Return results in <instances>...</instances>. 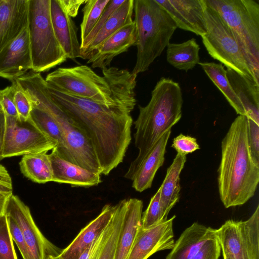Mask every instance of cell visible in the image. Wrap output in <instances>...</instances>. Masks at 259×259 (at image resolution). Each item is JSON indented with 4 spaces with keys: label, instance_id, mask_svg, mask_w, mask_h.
<instances>
[{
    "label": "cell",
    "instance_id": "6da1fadb",
    "mask_svg": "<svg viewBox=\"0 0 259 259\" xmlns=\"http://www.w3.org/2000/svg\"><path fill=\"white\" fill-rule=\"evenodd\" d=\"M46 85L54 101L90 142L101 175H108L123 161L132 140L131 112L136 104V82L109 104L64 94L47 82Z\"/></svg>",
    "mask_w": 259,
    "mask_h": 259
},
{
    "label": "cell",
    "instance_id": "7a4b0ae2",
    "mask_svg": "<svg viewBox=\"0 0 259 259\" xmlns=\"http://www.w3.org/2000/svg\"><path fill=\"white\" fill-rule=\"evenodd\" d=\"M218 181L220 199L226 208L242 205L255 194L259 163L249 146L245 116L239 115L234 119L222 141Z\"/></svg>",
    "mask_w": 259,
    "mask_h": 259
},
{
    "label": "cell",
    "instance_id": "3957f363",
    "mask_svg": "<svg viewBox=\"0 0 259 259\" xmlns=\"http://www.w3.org/2000/svg\"><path fill=\"white\" fill-rule=\"evenodd\" d=\"M182 93L179 84L162 77L151 92L147 105H139V113L134 123L135 145L138 150L124 177L133 180L142 163L162 136L182 117Z\"/></svg>",
    "mask_w": 259,
    "mask_h": 259
},
{
    "label": "cell",
    "instance_id": "277c9868",
    "mask_svg": "<svg viewBox=\"0 0 259 259\" xmlns=\"http://www.w3.org/2000/svg\"><path fill=\"white\" fill-rule=\"evenodd\" d=\"M30 98L32 106L49 113L57 122L64 137L63 159L91 171L101 169L94 149L84 134L51 97L45 79L40 73L30 71L16 79Z\"/></svg>",
    "mask_w": 259,
    "mask_h": 259
},
{
    "label": "cell",
    "instance_id": "5b68a950",
    "mask_svg": "<svg viewBox=\"0 0 259 259\" xmlns=\"http://www.w3.org/2000/svg\"><path fill=\"white\" fill-rule=\"evenodd\" d=\"M134 12L137 53L132 73L137 76L161 54L177 27L155 0H134Z\"/></svg>",
    "mask_w": 259,
    "mask_h": 259
},
{
    "label": "cell",
    "instance_id": "8992f818",
    "mask_svg": "<svg viewBox=\"0 0 259 259\" xmlns=\"http://www.w3.org/2000/svg\"><path fill=\"white\" fill-rule=\"evenodd\" d=\"M226 23L259 82V4L254 0H204Z\"/></svg>",
    "mask_w": 259,
    "mask_h": 259
},
{
    "label": "cell",
    "instance_id": "52a82bcc",
    "mask_svg": "<svg viewBox=\"0 0 259 259\" xmlns=\"http://www.w3.org/2000/svg\"><path fill=\"white\" fill-rule=\"evenodd\" d=\"M27 28L32 71H46L66 61L67 56L53 29L50 0H29Z\"/></svg>",
    "mask_w": 259,
    "mask_h": 259
},
{
    "label": "cell",
    "instance_id": "ba28073f",
    "mask_svg": "<svg viewBox=\"0 0 259 259\" xmlns=\"http://www.w3.org/2000/svg\"><path fill=\"white\" fill-rule=\"evenodd\" d=\"M207 31L201 36L209 55L239 74L257 84L243 51L231 29L219 14L203 0Z\"/></svg>",
    "mask_w": 259,
    "mask_h": 259
},
{
    "label": "cell",
    "instance_id": "9c48e42d",
    "mask_svg": "<svg viewBox=\"0 0 259 259\" xmlns=\"http://www.w3.org/2000/svg\"><path fill=\"white\" fill-rule=\"evenodd\" d=\"M216 233L223 253L231 259H259V205L247 220H227Z\"/></svg>",
    "mask_w": 259,
    "mask_h": 259
},
{
    "label": "cell",
    "instance_id": "30bf717a",
    "mask_svg": "<svg viewBox=\"0 0 259 259\" xmlns=\"http://www.w3.org/2000/svg\"><path fill=\"white\" fill-rule=\"evenodd\" d=\"M6 116L3 157L49 152L57 143L41 131L30 119Z\"/></svg>",
    "mask_w": 259,
    "mask_h": 259
},
{
    "label": "cell",
    "instance_id": "8fae6325",
    "mask_svg": "<svg viewBox=\"0 0 259 259\" xmlns=\"http://www.w3.org/2000/svg\"><path fill=\"white\" fill-rule=\"evenodd\" d=\"M5 214L12 218L20 228L33 259H49L60 254L62 250L42 234L33 220L29 207L13 194L7 201Z\"/></svg>",
    "mask_w": 259,
    "mask_h": 259
},
{
    "label": "cell",
    "instance_id": "7c38bea8",
    "mask_svg": "<svg viewBox=\"0 0 259 259\" xmlns=\"http://www.w3.org/2000/svg\"><path fill=\"white\" fill-rule=\"evenodd\" d=\"M176 216L147 229H140L126 259H148L154 253L171 249L175 241L173 221Z\"/></svg>",
    "mask_w": 259,
    "mask_h": 259
},
{
    "label": "cell",
    "instance_id": "4fadbf2b",
    "mask_svg": "<svg viewBox=\"0 0 259 259\" xmlns=\"http://www.w3.org/2000/svg\"><path fill=\"white\" fill-rule=\"evenodd\" d=\"M32 68L27 27L0 51V77L10 81Z\"/></svg>",
    "mask_w": 259,
    "mask_h": 259
},
{
    "label": "cell",
    "instance_id": "5bb4252c",
    "mask_svg": "<svg viewBox=\"0 0 259 259\" xmlns=\"http://www.w3.org/2000/svg\"><path fill=\"white\" fill-rule=\"evenodd\" d=\"M170 16L177 28L201 37L207 31L203 0H155Z\"/></svg>",
    "mask_w": 259,
    "mask_h": 259
},
{
    "label": "cell",
    "instance_id": "9a60e30c",
    "mask_svg": "<svg viewBox=\"0 0 259 259\" xmlns=\"http://www.w3.org/2000/svg\"><path fill=\"white\" fill-rule=\"evenodd\" d=\"M136 29L134 22L128 24L105 40L92 54L87 63L92 68H108L117 55L135 46Z\"/></svg>",
    "mask_w": 259,
    "mask_h": 259
},
{
    "label": "cell",
    "instance_id": "2e32d148",
    "mask_svg": "<svg viewBox=\"0 0 259 259\" xmlns=\"http://www.w3.org/2000/svg\"><path fill=\"white\" fill-rule=\"evenodd\" d=\"M29 0H0V51L28 26Z\"/></svg>",
    "mask_w": 259,
    "mask_h": 259
},
{
    "label": "cell",
    "instance_id": "e0dca14e",
    "mask_svg": "<svg viewBox=\"0 0 259 259\" xmlns=\"http://www.w3.org/2000/svg\"><path fill=\"white\" fill-rule=\"evenodd\" d=\"M50 10L55 35L67 59L81 58L77 28L72 18L66 13L59 0H50Z\"/></svg>",
    "mask_w": 259,
    "mask_h": 259
},
{
    "label": "cell",
    "instance_id": "ac0fdd59",
    "mask_svg": "<svg viewBox=\"0 0 259 259\" xmlns=\"http://www.w3.org/2000/svg\"><path fill=\"white\" fill-rule=\"evenodd\" d=\"M115 205L106 204L100 214L81 230L72 242L59 255L61 259H78L102 234L110 223Z\"/></svg>",
    "mask_w": 259,
    "mask_h": 259
},
{
    "label": "cell",
    "instance_id": "d6986e66",
    "mask_svg": "<svg viewBox=\"0 0 259 259\" xmlns=\"http://www.w3.org/2000/svg\"><path fill=\"white\" fill-rule=\"evenodd\" d=\"M49 154L53 169V181L72 187H90L102 182L101 174L91 171L62 158L55 148Z\"/></svg>",
    "mask_w": 259,
    "mask_h": 259
},
{
    "label": "cell",
    "instance_id": "ffe728a7",
    "mask_svg": "<svg viewBox=\"0 0 259 259\" xmlns=\"http://www.w3.org/2000/svg\"><path fill=\"white\" fill-rule=\"evenodd\" d=\"M143 204L137 198L127 199L122 223L118 235L114 259H126L141 228Z\"/></svg>",
    "mask_w": 259,
    "mask_h": 259
},
{
    "label": "cell",
    "instance_id": "44dd1931",
    "mask_svg": "<svg viewBox=\"0 0 259 259\" xmlns=\"http://www.w3.org/2000/svg\"><path fill=\"white\" fill-rule=\"evenodd\" d=\"M216 235V229L195 222L175 242L165 259H192L204 243Z\"/></svg>",
    "mask_w": 259,
    "mask_h": 259
},
{
    "label": "cell",
    "instance_id": "7402d4cb",
    "mask_svg": "<svg viewBox=\"0 0 259 259\" xmlns=\"http://www.w3.org/2000/svg\"><path fill=\"white\" fill-rule=\"evenodd\" d=\"M127 199L115 205L113 216L106 229L91 245L88 259H114L116 243L123 221Z\"/></svg>",
    "mask_w": 259,
    "mask_h": 259
},
{
    "label": "cell",
    "instance_id": "603a6c76",
    "mask_svg": "<svg viewBox=\"0 0 259 259\" xmlns=\"http://www.w3.org/2000/svg\"><path fill=\"white\" fill-rule=\"evenodd\" d=\"M171 134L168 130L159 139L136 173L132 187L142 192L150 188L158 169L163 164L166 147Z\"/></svg>",
    "mask_w": 259,
    "mask_h": 259
},
{
    "label": "cell",
    "instance_id": "cb8c5ba5",
    "mask_svg": "<svg viewBox=\"0 0 259 259\" xmlns=\"http://www.w3.org/2000/svg\"><path fill=\"white\" fill-rule=\"evenodd\" d=\"M227 76L244 109L245 116L259 125V84L232 69H227Z\"/></svg>",
    "mask_w": 259,
    "mask_h": 259
},
{
    "label": "cell",
    "instance_id": "d4e9b609",
    "mask_svg": "<svg viewBox=\"0 0 259 259\" xmlns=\"http://www.w3.org/2000/svg\"><path fill=\"white\" fill-rule=\"evenodd\" d=\"M134 0H125L110 16L89 46L81 52V58L89 59L92 54L105 40L125 25L133 22Z\"/></svg>",
    "mask_w": 259,
    "mask_h": 259
},
{
    "label": "cell",
    "instance_id": "484cf974",
    "mask_svg": "<svg viewBox=\"0 0 259 259\" xmlns=\"http://www.w3.org/2000/svg\"><path fill=\"white\" fill-rule=\"evenodd\" d=\"M186 162V155L177 153L167 168L165 177L159 188L160 206L166 220L171 209L179 200L181 190L180 176Z\"/></svg>",
    "mask_w": 259,
    "mask_h": 259
},
{
    "label": "cell",
    "instance_id": "4316f807",
    "mask_svg": "<svg viewBox=\"0 0 259 259\" xmlns=\"http://www.w3.org/2000/svg\"><path fill=\"white\" fill-rule=\"evenodd\" d=\"M19 165L24 176L35 183L45 184L53 181V169L48 152L24 155Z\"/></svg>",
    "mask_w": 259,
    "mask_h": 259
},
{
    "label": "cell",
    "instance_id": "83f0119b",
    "mask_svg": "<svg viewBox=\"0 0 259 259\" xmlns=\"http://www.w3.org/2000/svg\"><path fill=\"white\" fill-rule=\"evenodd\" d=\"M199 45L194 38L181 44L169 43L166 60L174 67L187 72L199 63Z\"/></svg>",
    "mask_w": 259,
    "mask_h": 259
},
{
    "label": "cell",
    "instance_id": "f1b7e54d",
    "mask_svg": "<svg viewBox=\"0 0 259 259\" xmlns=\"http://www.w3.org/2000/svg\"><path fill=\"white\" fill-rule=\"evenodd\" d=\"M209 78L225 96L237 114L245 116V111L240 100L233 91L227 76V71L221 64L213 62H199Z\"/></svg>",
    "mask_w": 259,
    "mask_h": 259
},
{
    "label": "cell",
    "instance_id": "f546056e",
    "mask_svg": "<svg viewBox=\"0 0 259 259\" xmlns=\"http://www.w3.org/2000/svg\"><path fill=\"white\" fill-rule=\"evenodd\" d=\"M30 119L41 131L57 143L55 148L58 155H60L64 146V137L56 120L44 110L34 106Z\"/></svg>",
    "mask_w": 259,
    "mask_h": 259
},
{
    "label": "cell",
    "instance_id": "4dcf8cb0",
    "mask_svg": "<svg viewBox=\"0 0 259 259\" xmlns=\"http://www.w3.org/2000/svg\"><path fill=\"white\" fill-rule=\"evenodd\" d=\"M109 0H87L82 10L80 24V43L89 35L97 23Z\"/></svg>",
    "mask_w": 259,
    "mask_h": 259
},
{
    "label": "cell",
    "instance_id": "1f68e13d",
    "mask_svg": "<svg viewBox=\"0 0 259 259\" xmlns=\"http://www.w3.org/2000/svg\"><path fill=\"white\" fill-rule=\"evenodd\" d=\"M160 189H158L151 198L149 204L142 215L141 228L147 229L166 221L164 219L160 203Z\"/></svg>",
    "mask_w": 259,
    "mask_h": 259
},
{
    "label": "cell",
    "instance_id": "d6a6232c",
    "mask_svg": "<svg viewBox=\"0 0 259 259\" xmlns=\"http://www.w3.org/2000/svg\"><path fill=\"white\" fill-rule=\"evenodd\" d=\"M0 259H18L5 213L0 216Z\"/></svg>",
    "mask_w": 259,
    "mask_h": 259
},
{
    "label": "cell",
    "instance_id": "836d02e7",
    "mask_svg": "<svg viewBox=\"0 0 259 259\" xmlns=\"http://www.w3.org/2000/svg\"><path fill=\"white\" fill-rule=\"evenodd\" d=\"M14 85V100L20 119L27 120L30 117L33 106L32 102L16 80L12 81Z\"/></svg>",
    "mask_w": 259,
    "mask_h": 259
},
{
    "label": "cell",
    "instance_id": "e575fe53",
    "mask_svg": "<svg viewBox=\"0 0 259 259\" xmlns=\"http://www.w3.org/2000/svg\"><path fill=\"white\" fill-rule=\"evenodd\" d=\"M124 1L125 0H109L93 29L86 37L84 40L80 43L81 52L89 46L110 16L119 7L121 6V4L124 3Z\"/></svg>",
    "mask_w": 259,
    "mask_h": 259
},
{
    "label": "cell",
    "instance_id": "d590c367",
    "mask_svg": "<svg viewBox=\"0 0 259 259\" xmlns=\"http://www.w3.org/2000/svg\"><path fill=\"white\" fill-rule=\"evenodd\" d=\"M7 217L12 238L16 244L23 258L33 259L18 225L12 218L7 215Z\"/></svg>",
    "mask_w": 259,
    "mask_h": 259
},
{
    "label": "cell",
    "instance_id": "8d00e7d4",
    "mask_svg": "<svg viewBox=\"0 0 259 259\" xmlns=\"http://www.w3.org/2000/svg\"><path fill=\"white\" fill-rule=\"evenodd\" d=\"M14 85L12 84L0 90V105L5 115L19 118L14 100Z\"/></svg>",
    "mask_w": 259,
    "mask_h": 259
},
{
    "label": "cell",
    "instance_id": "74e56055",
    "mask_svg": "<svg viewBox=\"0 0 259 259\" xmlns=\"http://www.w3.org/2000/svg\"><path fill=\"white\" fill-rule=\"evenodd\" d=\"M171 147L178 153L184 155L191 153L200 148L196 138L182 134L174 139Z\"/></svg>",
    "mask_w": 259,
    "mask_h": 259
},
{
    "label": "cell",
    "instance_id": "f35d334b",
    "mask_svg": "<svg viewBox=\"0 0 259 259\" xmlns=\"http://www.w3.org/2000/svg\"><path fill=\"white\" fill-rule=\"evenodd\" d=\"M221 248L217 235L206 241L192 259H219Z\"/></svg>",
    "mask_w": 259,
    "mask_h": 259
},
{
    "label": "cell",
    "instance_id": "ab89813d",
    "mask_svg": "<svg viewBox=\"0 0 259 259\" xmlns=\"http://www.w3.org/2000/svg\"><path fill=\"white\" fill-rule=\"evenodd\" d=\"M247 135L251 154L255 160L259 163V125L248 118Z\"/></svg>",
    "mask_w": 259,
    "mask_h": 259
},
{
    "label": "cell",
    "instance_id": "60d3db41",
    "mask_svg": "<svg viewBox=\"0 0 259 259\" xmlns=\"http://www.w3.org/2000/svg\"><path fill=\"white\" fill-rule=\"evenodd\" d=\"M59 1L68 15L71 18H74L77 15L80 6L84 4L87 0Z\"/></svg>",
    "mask_w": 259,
    "mask_h": 259
},
{
    "label": "cell",
    "instance_id": "b9f144b4",
    "mask_svg": "<svg viewBox=\"0 0 259 259\" xmlns=\"http://www.w3.org/2000/svg\"><path fill=\"white\" fill-rule=\"evenodd\" d=\"M12 178L5 166L0 164V192L12 193Z\"/></svg>",
    "mask_w": 259,
    "mask_h": 259
},
{
    "label": "cell",
    "instance_id": "7bdbcfd3",
    "mask_svg": "<svg viewBox=\"0 0 259 259\" xmlns=\"http://www.w3.org/2000/svg\"><path fill=\"white\" fill-rule=\"evenodd\" d=\"M6 116L0 105V161L3 159V152L5 133Z\"/></svg>",
    "mask_w": 259,
    "mask_h": 259
},
{
    "label": "cell",
    "instance_id": "ee69618b",
    "mask_svg": "<svg viewBox=\"0 0 259 259\" xmlns=\"http://www.w3.org/2000/svg\"><path fill=\"white\" fill-rule=\"evenodd\" d=\"M13 193L0 192V216L5 213L6 206L9 198Z\"/></svg>",
    "mask_w": 259,
    "mask_h": 259
},
{
    "label": "cell",
    "instance_id": "f6af8a7d",
    "mask_svg": "<svg viewBox=\"0 0 259 259\" xmlns=\"http://www.w3.org/2000/svg\"><path fill=\"white\" fill-rule=\"evenodd\" d=\"M224 259H231V258L227 254L223 253Z\"/></svg>",
    "mask_w": 259,
    "mask_h": 259
},
{
    "label": "cell",
    "instance_id": "bcb514c9",
    "mask_svg": "<svg viewBox=\"0 0 259 259\" xmlns=\"http://www.w3.org/2000/svg\"><path fill=\"white\" fill-rule=\"evenodd\" d=\"M49 259H61L59 255L56 256H51Z\"/></svg>",
    "mask_w": 259,
    "mask_h": 259
}]
</instances>
